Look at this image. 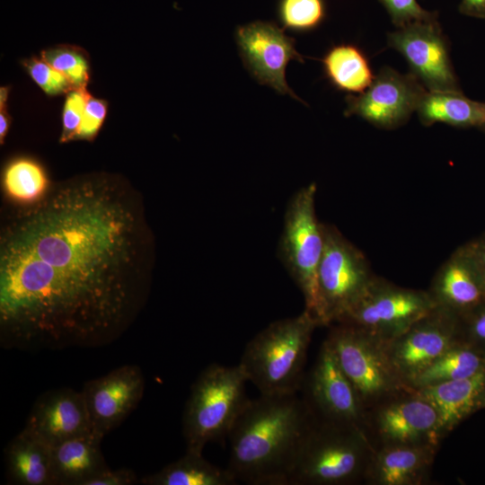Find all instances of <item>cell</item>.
<instances>
[{"mask_svg": "<svg viewBox=\"0 0 485 485\" xmlns=\"http://www.w3.org/2000/svg\"><path fill=\"white\" fill-rule=\"evenodd\" d=\"M25 205L1 234V346L58 350L119 338L147 293L132 201L86 181Z\"/></svg>", "mask_w": 485, "mask_h": 485, "instance_id": "cell-1", "label": "cell"}, {"mask_svg": "<svg viewBox=\"0 0 485 485\" xmlns=\"http://www.w3.org/2000/svg\"><path fill=\"white\" fill-rule=\"evenodd\" d=\"M313 416L297 392L250 400L227 437V469L252 485H287Z\"/></svg>", "mask_w": 485, "mask_h": 485, "instance_id": "cell-2", "label": "cell"}, {"mask_svg": "<svg viewBox=\"0 0 485 485\" xmlns=\"http://www.w3.org/2000/svg\"><path fill=\"white\" fill-rule=\"evenodd\" d=\"M319 324L306 311L277 321L246 345L238 364L261 394L300 391L313 331Z\"/></svg>", "mask_w": 485, "mask_h": 485, "instance_id": "cell-3", "label": "cell"}, {"mask_svg": "<svg viewBox=\"0 0 485 485\" xmlns=\"http://www.w3.org/2000/svg\"><path fill=\"white\" fill-rule=\"evenodd\" d=\"M374 447L358 428L316 420L303 440L287 485L363 482Z\"/></svg>", "mask_w": 485, "mask_h": 485, "instance_id": "cell-4", "label": "cell"}, {"mask_svg": "<svg viewBox=\"0 0 485 485\" xmlns=\"http://www.w3.org/2000/svg\"><path fill=\"white\" fill-rule=\"evenodd\" d=\"M246 382L239 365L211 364L198 375L182 418L186 451L202 454L207 443L227 437L250 401L245 392Z\"/></svg>", "mask_w": 485, "mask_h": 485, "instance_id": "cell-5", "label": "cell"}, {"mask_svg": "<svg viewBox=\"0 0 485 485\" xmlns=\"http://www.w3.org/2000/svg\"><path fill=\"white\" fill-rule=\"evenodd\" d=\"M316 185L309 184L290 199L285 213L279 256L301 290L305 308L322 326L317 272L324 238L315 212Z\"/></svg>", "mask_w": 485, "mask_h": 485, "instance_id": "cell-6", "label": "cell"}, {"mask_svg": "<svg viewBox=\"0 0 485 485\" xmlns=\"http://www.w3.org/2000/svg\"><path fill=\"white\" fill-rule=\"evenodd\" d=\"M325 340L366 411L410 387L395 373L385 353L384 341L377 338L355 327L336 323Z\"/></svg>", "mask_w": 485, "mask_h": 485, "instance_id": "cell-7", "label": "cell"}, {"mask_svg": "<svg viewBox=\"0 0 485 485\" xmlns=\"http://www.w3.org/2000/svg\"><path fill=\"white\" fill-rule=\"evenodd\" d=\"M323 251L317 284L322 326L335 323L377 277L363 252L333 225L322 224Z\"/></svg>", "mask_w": 485, "mask_h": 485, "instance_id": "cell-8", "label": "cell"}, {"mask_svg": "<svg viewBox=\"0 0 485 485\" xmlns=\"http://www.w3.org/2000/svg\"><path fill=\"white\" fill-rule=\"evenodd\" d=\"M435 306L428 290L403 287L377 276L335 323L355 327L385 342Z\"/></svg>", "mask_w": 485, "mask_h": 485, "instance_id": "cell-9", "label": "cell"}, {"mask_svg": "<svg viewBox=\"0 0 485 485\" xmlns=\"http://www.w3.org/2000/svg\"><path fill=\"white\" fill-rule=\"evenodd\" d=\"M365 433L374 449L392 445L439 446L444 439L435 407L412 387L368 409Z\"/></svg>", "mask_w": 485, "mask_h": 485, "instance_id": "cell-10", "label": "cell"}, {"mask_svg": "<svg viewBox=\"0 0 485 485\" xmlns=\"http://www.w3.org/2000/svg\"><path fill=\"white\" fill-rule=\"evenodd\" d=\"M461 340V319L435 306L384 346L395 373L410 387L421 372Z\"/></svg>", "mask_w": 485, "mask_h": 485, "instance_id": "cell-11", "label": "cell"}, {"mask_svg": "<svg viewBox=\"0 0 485 485\" xmlns=\"http://www.w3.org/2000/svg\"><path fill=\"white\" fill-rule=\"evenodd\" d=\"M300 391L316 420L365 432L366 409L326 340Z\"/></svg>", "mask_w": 485, "mask_h": 485, "instance_id": "cell-12", "label": "cell"}, {"mask_svg": "<svg viewBox=\"0 0 485 485\" xmlns=\"http://www.w3.org/2000/svg\"><path fill=\"white\" fill-rule=\"evenodd\" d=\"M388 43L404 57L428 92H461L436 19L399 27L389 34Z\"/></svg>", "mask_w": 485, "mask_h": 485, "instance_id": "cell-13", "label": "cell"}, {"mask_svg": "<svg viewBox=\"0 0 485 485\" xmlns=\"http://www.w3.org/2000/svg\"><path fill=\"white\" fill-rule=\"evenodd\" d=\"M235 41L244 66L258 83L300 101L286 80L288 63L304 61L294 39L273 22L255 21L236 28Z\"/></svg>", "mask_w": 485, "mask_h": 485, "instance_id": "cell-14", "label": "cell"}, {"mask_svg": "<svg viewBox=\"0 0 485 485\" xmlns=\"http://www.w3.org/2000/svg\"><path fill=\"white\" fill-rule=\"evenodd\" d=\"M427 92L414 75L385 67L365 92L348 96L345 114L357 115L379 128H394L417 111Z\"/></svg>", "mask_w": 485, "mask_h": 485, "instance_id": "cell-15", "label": "cell"}, {"mask_svg": "<svg viewBox=\"0 0 485 485\" xmlns=\"http://www.w3.org/2000/svg\"><path fill=\"white\" fill-rule=\"evenodd\" d=\"M145 378L136 365H124L86 382L82 390L93 432L103 438L121 424L142 399Z\"/></svg>", "mask_w": 485, "mask_h": 485, "instance_id": "cell-16", "label": "cell"}, {"mask_svg": "<svg viewBox=\"0 0 485 485\" xmlns=\"http://www.w3.org/2000/svg\"><path fill=\"white\" fill-rule=\"evenodd\" d=\"M23 430L50 448L93 432L82 392L59 388L42 393L32 406Z\"/></svg>", "mask_w": 485, "mask_h": 485, "instance_id": "cell-17", "label": "cell"}, {"mask_svg": "<svg viewBox=\"0 0 485 485\" xmlns=\"http://www.w3.org/2000/svg\"><path fill=\"white\" fill-rule=\"evenodd\" d=\"M428 292L436 306L460 319L485 304V274L465 244L439 267Z\"/></svg>", "mask_w": 485, "mask_h": 485, "instance_id": "cell-18", "label": "cell"}, {"mask_svg": "<svg viewBox=\"0 0 485 485\" xmlns=\"http://www.w3.org/2000/svg\"><path fill=\"white\" fill-rule=\"evenodd\" d=\"M439 446L434 445H392L374 449L364 483L368 485H423Z\"/></svg>", "mask_w": 485, "mask_h": 485, "instance_id": "cell-19", "label": "cell"}, {"mask_svg": "<svg viewBox=\"0 0 485 485\" xmlns=\"http://www.w3.org/2000/svg\"><path fill=\"white\" fill-rule=\"evenodd\" d=\"M414 389L435 407L444 438L472 414L485 410V370L471 377Z\"/></svg>", "mask_w": 485, "mask_h": 485, "instance_id": "cell-20", "label": "cell"}, {"mask_svg": "<svg viewBox=\"0 0 485 485\" xmlns=\"http://www.w3.org/2000/svg\"><path fill=\"white\" fill-rule=\"evenodd\" d=\"M93 432L68 439L51 449L53 485H86L110 469Z\"/></svg>", "mask_w": 485, "mask_h": 485, "instance_id": "cell-21", "label": "cell"}, {"mask_svg": "<svg viewBox=\"0 0 485 485\" xmlns=\"http://www.w3.org/2000/svg\"><path fill=\"white\" fill-rule=\"evenodd\" d=\"M51 449L23 429L4 449L6 477L18 485H53Z\"/></svg>", "mask_w": 485, "mask_h": 485, "instance_id": "cell-22", "label": "cell"}, {"mask_svg": "<svg viewBox=\"0 0 485 485\" xmlns=\"http://www.w3.org/2000/svg\"><path fill=\"white\" fill-rule=\"evenodd\" d=\"M422 124L442 122L455 127H485V102L472 101L462 92H427L417 109Z\"/></svg>", "mask_w": 485, "mask_h": 485, "instance_id": "cell-23", "label": "cell"}, {"mask_svg": "<svg viewBox=\"0 0 485 485\" xmlns=\"http://www.w3.org/2000/svg\"><path fill=\"white\" fill-rule=\"evenodd\" d=\"M236 479L227 468L207 462L202 454L186 451L177 461L141 479L145 485H231Z\"/></svg>", "mask_w": 485, "mask_h": 485, "instance_id": "cell-24", "label": "cell"}, {"mask_svg": "<svg viewBox=\"0 0 485 485\" xmlns=\"http://www.w3.org/2000/svg\"><path fill=\"white\" fill-rule=\"evenodd\" d=\"M485 370V349L463 339L450 347L410 384L419 388L446 381L463 379Z\"/></svg>", "mask_w": 485, "mask_h": 485, "instance_id": "cell-25", "label": "cell"}, {"mask_svg": "<svg viewBox=\"0 0 485 485\" xmlns=\"http://www.w3.org/2000/svg\"><path fill=\"white\" fill-rule=\"evenodd\" d=\"M322 66L330 82L344 92L361 93L375 78L366 56L351 44L330 48L322 58Z\"/></svg>", "mask_w": 485, "mask_h": 485, "instance_id": "cell-26", "label": "cell"}, {"mask_svg": "<svg viewBox=\"0 0 485 485\" xmlns=\"http://www.w3.org/2000/svg\"><path fill=\"white\" fill-rule=\"evenodd\" d=\"M3 182L9 198L21 204L39 200L48 188L43 169L34 161L26 158L17 159L5 168Z\"/></svg>", "mask_w": 485, "mask_h": 485, "instance_id": "cell-27", "label": "cell"}, {"mask_svg": "<svg viewBox=\"0 0 485 485\" xmlns=\"http://www.w3.org/2000/svg\"><path fill=\"white\" fill-rule=\"evenodd\" d=\"M278 16L284 29L304 32L319 26L325 17L323 0H278Z\"/></svg>", "mask_w": 485, "mask_h": 485, "instance_id": "cell-28", "label": "cell"}, {"mask_svg": "<svg viewBox=\"0 0 485 485\" xmlns=\"http://www.w3.org/2000/svg\"><path fill=\"white\" fill-rule=\"evenodd\" d=\"M41 57L65 75L74 88L86 86L89 64L82 50L75 47H59L43 51Z\"/></svg>", "mask_w": 485, "mask_h": 485, "instance_id": "cell-29", "label": "cell"}, {"mask_svg": "<svg viewBox=\"0 0 485 485\" xmlns=\"http://www.w3.org/2000/svg\"><path fill=\"white\" fill-rule=\"evenodd\" d=\"M24 66L34 82L49 95L67 93L74 89L65 75L43 59L32 57L26 60Z\"/></svg>", "mask_w": 485, "mask_h": 485, "instance_id": "cell-30", "label": "cell"}, {"mask_svg": "<svg viewBox=\"0 0 485 485\" xmlns=\"http://www.w3.org/2000/svg\"><path fill=\"white\" fill-rule=\"evenodd\" d=\"M90 95L85 87L74 88L68 92L62 115L61 142L75 139Z\"/></svg>", "mask_w": 485, "mask_h": 485, "instance_id": "cell-31", "label": "cell"}, {"mask_svg": "<svg viewBox=\"0 0 485 485\" xmlns=\"http://www.w3.org/2000/svg\"><path fill=\"white\" fill-rule=\"evenodd\" d=\"M397 27L418 21L436 19V13L422 8L417 0H381Z\"/></svg>", "mask_w": 485, "mask_h": 485, "instance_id": "cell-32", "label": "cell"}, {"mask_svg": "<svg viewBox=\"0 0 485 485\" xmlns=\"http://www.w3.org/2000/svg\"><path fill=\"white\" fill-rule=\"evenodd\" d=\"M107 113L104 101L89 96L75 139H93L101 127Z\"/></svg>", "mask_w": 485, "mask_h": 485, "instance_id": "cell-33", "label": "cell"}, {"mask_svg": "<svg viewBox=\"0 0 485 485\" xmlns=\"http://www.w3.org/2000/svg\"><path fill=\"white\" fill-rule=\"evenodd\" d=\"M463 339L485 349V304L461 319Z\"/></svg>", "mask_w": 485, "mask_h": 485, "instance_id": "cell-34", "label": "cell"}, {"mask_svg": "<svg viewBox=\"0 0 485 485\" xmlns=\"http://www.w3.org/2000/svg\"><path fill=\"white\" fill-rule=\"evenodd\" d=\"M137 481V475L132 470L110 468L90 480L86 485H132Z\"/></svg>", "mask_w": 485, "mask_h": 485, "instance_id": "cell-35", "label": "cell"}, {"mask_svg": "<svg viewBox=\"0 0 485 485\" xmlns=\"http://www.w3.org/2000/svg\"><path fill=\"white\" fill-rule=\"evenodd\" d=\"M459 12L466 16L485 20V0H462Z\"/></svg>", "mask_w": 485, "mask_h": 485, "instance_id": "cell-36", "label": "cell"}, {"mask_svg": "<svg viewBox=\"0 0 485 485\" xmlns=\"http://www.w3.org/2000/svg\"><path fill=\"white\" fill-rule=\"evenodd\" d=\"M464 244L485 274V233Z\"/></svg>", "mask_w": 485, "mask_h": 485, "instance_id": "cell-37", "label": "cell"}, {"mask_svg": "<svg viewBox=\"0 0 485 485\" xmlns=\"http://www.w3.org/2000/svg\"><path fill=\"white\" fill-rule=\"evenodd\" d=\"M7 99V89L6 88H1V93H0V140L1 144L4 143V139L7 134L10 119L9 117L6 114V110L4 109L5 107V101Z\"/></svg>", "mask_w": 485, "mask_h": 485, "instance_id": "cell-38", "label": "cell"}, {"mask_svg": "<svg viewBox=\"0 0 485 485\" xmlns=\"http://www.w3.org/2000/svg\"><path fill=\"white\" fill-rule=\"evenodd\" d=\"M482 129L485 130V127Z\"/></svg>", "mask_w": 485, "mask_h": 485, "instance_id": "cell-39", "label": "cell"}]
</instances>
